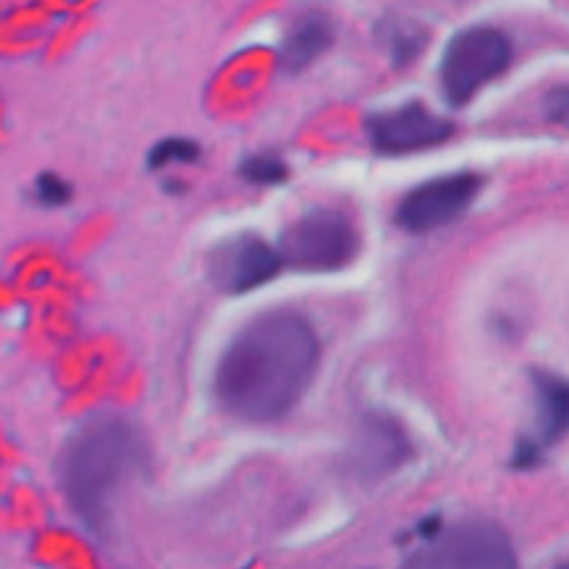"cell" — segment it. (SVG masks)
<instances>
[{"mask_svg": "<svg viewBox=\"0 0 569 569\" xmlns=\"http://www.w3.org/2000/svg\"><path fill=\"white\" fill-rule=\"evenodd\" d=\"M453 126L422 103H406L370 120V142L381 153H411L442 144Z\"/></svg>", "mask_w": 569, "mask_h": 569, "instance_id": "cell-7", "label": "cell"}, {"mask_svg": "<svg viewBox=\"0 0 569 569\" xmlns=\"http://www.w3.org/2000/svg\"><path fill=\"white\" fill-rule=\"evenodd\" d=\"M556 569H569V559L565 561V565H559V567H556Z\"/></svg>", "mask_w": 569, "mask_h": 569, "instance_id": "cell-17", "label": "cell"}, {"mask_svg": "<svg viewBox=\"0 0 569 569\" xmlns=\"http://www.w3.org/2000/svg\"><path fill=\"white\" fill-rule=\"evenodd\" d=\"M281 256L259 237H239L211 253V281L226 292H248L261 287L281 270Z\"/></svg>", "mask_w": 569, "mask_h": 569, "instance_id": "cell-8", "label": "cell"}, {"mask_svg": "<svg viewBox=\"0 0 569 569\" xmlns=\"http://www.w3.org/2000/svg\"><path fill=\"white\" fill-rule=\"evenodd\" d=\"M242 176L253 183H278L287 178V167L276 156H253L242 164Z\"/></svg>", "mask_w": 569, "mask_h": 569, "instance_id": "cell-14", "label": "cell"}, {"mask_svg": "<svg viewBox=\"0 0 569 569\" xmlns=\"http://www.w3.org/2000/svg\"><path fill=\"white\" fill-rule=\"evenodd\" d=\"M198 144L189 142V139H164V142L156 144L148 156L150 167H164L172 164V161H194L198 159Z\"/></svg>", "mask_w": 569, "mask_h": 569, "instance_id": "cell-13", "label": "cell"}, {"mask_svg": "<svg viewBox=\"0 0 569 569\" xmlns=\"http://www.w3.org/2000/svg\"><path fill=\"white\" fill-rule=\"evenodd\" d=\"M333 42V20L328 14H306L300 17L298 26L289 31L287 42L281 50V70L283 72H303L331 48Z\"/></svg>", "mask_w": 569, "mask_h": 569, "instance_id": "cell-11", "label": "cell"}, {"mask_svg": "<svg viewBox=\"0 0 569 569\" xmlns=\"http://www.w3.org/2000/svg\"><path fill=\"white\" fill-rule=\"evenodd\" d=\"M361 237L356 222L339 209H315L298 217L281 237V264L298 270H342L359 256Z\"/></svg>", "mask_w": 569, "mask_h": 569, "instance_id": "cell-4", "label": "cell"}, {"mask_svg": "<svg viewBox=\"0 0 569 569\" xmlns=\"http://www.w3.org/2000/svg\"><path fill=\"white\" fill-rule=\"evenodd\" d=\"M511 61V42L503 31L489 26L456 33L442 56V89L453 106L476 98L487 83L503 76Z\"/></svg>", "mask_w": 569, "mask_h": 569, "instance_id": "cell-5", "label": "cell"}, {"mask_svg": "<svg viewBox=\"0 0 569 569\" xmlns=\"http://www.w3.org/2000/svg\"><path fill=\"white\" fill-rule=\"evenodd\" d=\"M409 456L411 445L403 428L398 426V420L381 415H367L350 445V467L367 481L389 476Z\"/></svg>", "mask_w": 569, "mask_h": 569, "instance_id": "cell-9", "label": "cell"}, {"mask_svg": "<svg viewBox=\"0 0 569 569\" xmlns=\"http://www.w3.org/2000/svg\"><path fill=\"white\" fill-rule=\"evenodd\" d=\"M387 42L389 50H392L395 64H409L426 48V33L415 26H392V33H389Z\"/></svg>", "mask_w": 569, "mask_h": 569, "instance_id": "cell-12", "label": "cell"}, {"mask_svg": "<svg viewBox=\"0 0 569 569\" xmlns=\"http://www.w3.org/2000/svg\"><path fill=\"white\" fill-rule=\"evenodd\" d=\"M37 194L44 206H64L70 200L72 189L64 178L53 176V172H44L37 178Z\"/></svg>", "mask_w": 569, "mask_h": 569, "instance_id": "cell-15", "label": "cell"}, {"mask_svg": "<svg viewBox=\"0 0 569 569\" xmlns=\"http://www.w3.org/2000/svg\"><path fill=\"white\" fill-rule=\"evenodd\" d=\"M403 569H520L509 533L489 520H467L431 533Z\"/></svg>", "mask_w": 569, "mask_h": 569, "instance_id": "cell-3", "label": "cell"}, {"mask_svg": "<svg viewBox=\"0 0 569 569\" xmlns=\"http://www.w3.org/2000/svg\"><path fill=\"white\" fill-rule=\"evenodd\" d=\"M481 189L483 178L478 172H450V176L431 178L400 200L395 220L411 233L437 231L459 220Z\"/></svg>", "mask_w": 569, "mask_h": 569, "instance_id": "cell-6", "label": "cell"}, {"mask_svg": "<svg viewBox=\"0 0 569 569\" xmlns=\"http://www.w3.org/2000/svg\"><path fill=\"white\" fill-rule=\"evenodd\" d=\"M320 367V342L295 311H267L233 337L217 365L214 395L231 417L272 422L300 403Z\"/></svg>", "mask_w": 569, "mask_h": 569, "instance_id": "cell-1", "label": "cell"}, {"mask_svg": "<svg viewBox=\"0 0 569 569\" xmlns=\"http://www.w3.org/2000/svg\"><path fill=\"white\" fill-rule=\"evenodd\" d=\"M539 403V439L522 442L517 450V465L528 467L539 459V448L556 442L569 433V381L537 372L533 376Z\"/></svg>", "mask_w": 569, "mask_h": 569, "instance_id": "cell-10", "label": "cell"}, {"mask_svg": "<svg viewBox=\"0 0 569 569\" xmlns=\"http://www.w3.org/2000/svg\"><path fill=\"white\" fill-rule=\"evenodd\" d=\"M142 442L128 420L100 415L83 422L59 459V481L67 503L78 520L100 531L109 520L111 500L139 465Z\"/></svg>", "mask_w": 569, "mask_h": 569, "instance_id": "cell-2", "label": "cell"}, {"mask_svg": "<svg viewBox=\"0 0 569 569\" xmlns=\"http://www.w3.org/2000/svg\"><path fill=\"white\" fill-rule=\"evenodd\" d=\"M545 114H548V120L559 122V126H569V87L553 89L545 98Z\"/></svg>", "mask_w": 569, "mask_h": 569, "instance_id": "cell-16", "label": "cell"}]
</instances>
